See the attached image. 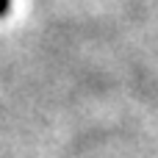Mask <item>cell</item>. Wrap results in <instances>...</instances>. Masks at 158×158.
Here are the masks:
<instances>
[{
	"instance_id": "cell-1",
	"label": "cell",
	"mask_w": 158,
	"mask_h": 158,
	"mask_svg": "<svg viewBox=\"0 0 158 158\" xmlns=\"http://www.w3.org/2000/svg\"><path fill=\"white\" fill-rule=\"evenodd\" d=\"M8 6H11V0H0V17L8 11Z\"/></svg>"
}]
</instances>
